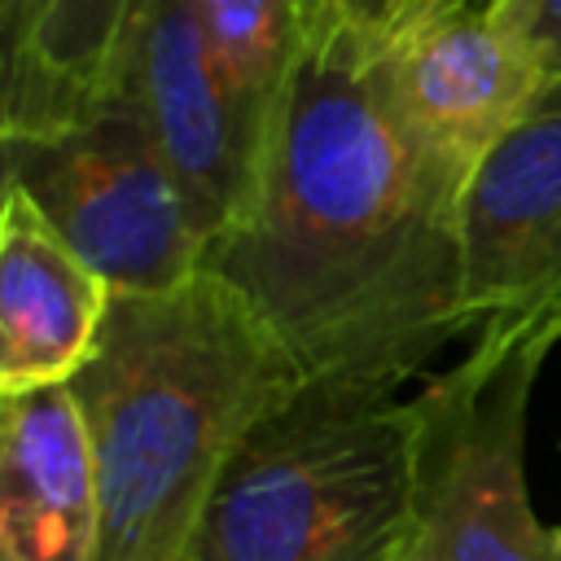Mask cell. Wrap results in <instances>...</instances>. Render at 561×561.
<instances>
[{
	"instance_id": "6da1fadb",
	"label": "cell",
	"mask_w": 561,
	"mask_h": 561,
	"mask_svg": "<svg viewBox=\"0 0 561 561\" xmlns=\"http://www.w3.org/2000/svg\"><path fill=\"white\" fill-rule=\"evenodd\" d=\"M460 184L408 131L381 53L311 18L250 210L206 267L280 337L307 381L399 390L456 333Z\"/></svg>"
},
{
	"instance_id": "7a4b0ae2",
	"label": "cell",
	"mask_w": 561,
	"mask_h": 561,
	"mask_svg": "<svg viewBox=\"0 0 561 561\" xmlns=\"http://www.w3.org/2000/svg\"><path fill=\"white\" fill-rule=\"evenodd\" d=\"M302 381L215 272L110 294L96 351L70 377L96 456V561H184L232 456Z\"/></svg>"
},
{
	"instance_id": "3957f363",
	"label": "cell",
	"mask_w": 561,
	"mask_h": 561,
	"mask_svg": "<svg viewBox=\"0 0 561 561\" xmlns=\"http://www.w3.org/2000/svg\"><path fill=\"white\" fill-rule=\"evenodd\" d=\"M403 522L408 408L302 381L232 456L184 561H399Z\"/></svg>"
},
{
	"instance_id": "277c9868",
	"label": "cell",
	"mask_w": 561,
	"mask_h": 561,
	"mask_svg": "<svg viewBox=\"0 0 561 561\" xmlns=\"http://www.w3.org/2000/svg\"><path fill=\"white\" fill-rule=\"evenodd\" d=\"M552 346L482 324L469 355L408 399V522L399 561H561L526 486V416Z\"/></svg>"
},
{
	"instance_id": "5b68a950",
	"label": "cell",
	"mask_w": 561,
	"mask_h": 561,
	"mask_svg": "<svg viewBox=\"0 0 561 561\" xmlns=\"http://www.w3.org/2000/svg\"><path fill=\"white\" fill-rule=\"evenodd\" d=\"M4 184L114 294L175 289L206 267L210 241L123 88L70 123L4 131Z\"/></svg>"
},
{
	"instance_id": "8992f818",
	"label": "cell",
	"mask_w": 561,
	"mask_h": 561,
	"mask_svg": "<svg viewBox=\"0 0 561 561\" xmlns=\"http://www.w3.org/2000/svg\"><path fill=\"white\" fill-rule=\"evenodd\" d=\"M377 53L408 131L460 188L548 79L491 0H425Z\"/></svg>"
},
{
	"instance_id": "52a82bcc",
	"label": "cell",
	"mask_w": 561,
	"mask_h": 561,
	"mask_svg": "<svg viewBox=\"0 0 561 561\" xmlns=\"http://www.w3.org/2000/svg\"><path fill=\"white\" fill-rule=\"evenodd\" d=\"M456 245L469 329L530 320L561 289V75L469 171Z\"/></svg>"
},
{
	"instance_id": "ba28073f",
	"label": "cell",
	"mask_w": 561,
	"mask_h": 561,
	"mask_svg": "<svg viewBox=\"0 0 561 561\" xmlns=\"http://www.w3.org/2000/svg\"><path fill=\"white\" fill-rule=\"evenodd\" d=\"M118 88L136 101L206 241L224 237L254 202L267 140L237 105L184 0H145Z\"/></svg>"
},
{
	"instance_id": "9c48e42d",
	"label": "cell",
	"mask_w": 561,
	"mask_h": 561,
	"mask_svg": "<svg viewBox=\"0 0 561 561\" xmlns=\"http://www.w3.org/2000/svg\"><path fill=\"white\" fill-rule=\"evenodd\" d=\"M96 456L70 381L4 394L0 561H96Z\"/></svg>"
},
{
	"instance_id": "30bf717a",
	"label": "cell",
	"mask_w": 561,
	"mask_h": 561,
	"mask_svg": "<svg viewBox=\"0 0 561 561\" xmlns=\"http://www.w3.org/2000/svg\"><path fill=\"white\" fill-rule=\"evenodd\" d=\"M110 285L57 237L39 206L4 184L0 206V386H66L96 351Z\"/></svg>"
},
{
	"instance_id": "8fae6325",
	"label": "cell",
	"mask_w": 561,
	"mask_h": 561,
	"mask_svg": "<svg viewBox=\"0 0 561 561\" xmlns=\"http://www.w3.org/2000/svg\"><path fill=\"white\" fill-rule=\"evenodd\" d=\"M140 9L145 0H44L4 57V131H44L110 101Z\"/></svg>"
},
{
	"instance_id": "7c38bea8",
	"label": "cell",
	"mask_w": 561,
	"mask_h": 561,
	"mask_svg": "<svg viewBox=\"0 0 561 561\" xmlns=\"http://www.w3.org/2000/svg\"><path fill=\"white\" fill-rule=\"evenodd\" d=\"M184 9L206 35L250 127L267 140L311 35L307 0H184Z\"/></svg>"
},
{
	"instance_id": "4fadbf2b",
	"label": "cell",
	"mask_w": 561,
	"mask_h": 561,
	"mask_svg": "<svg viewBox=\"0 0 561 561\" xmlns=\"http://www.w3.org/2000/svg\"><path fill=\"white\" fill-rule=\"evenodd\" d=\"M425 0H311L307 22L311 18H329L337 26H346L351 35H359L364 44L381 48Z\"/></svg>"
},
{
	"instance_id": "5bb4252c",
	"label": "cell",
	"mask_w": 561,
	"mask_h": 561,
	"mask_svg": "<svg viewBox=\"0 0 561 561\" xmlns=\"http://www.w3.org/2000/svg\"><path fill=\"white\" fill-rule=\"evenodd\" d=\"M535 48L543 75H561V0H491Z\"/></svg>"
},
{
	"instance_id": "9a60e30c",
	"label": "cell",
	"mask_w": 561,
	"mask_h": 561,
	"mask_svg": "<svg viewBox=\"0 0 561 561\" xmlns=\"http://www.w3.org/2000/svg\"><path fill=\"white\" fill-rule=\"evenodd\" d=\"M39 4L44 0H0V53L4 57H13L22 48V39L31 35Z\"/></svg>"
},
{
	"instance_id": "2e32d148",
	"label": "cell",
	"mask_w": 561,
	"mask_h": 561,
	"mask_svg": "<svg viewBox=\"0 0 561 561\" xmlns=\"http://www.w3.org/2000/svg\"><path fill=\"white\" fill-rule=\"evenodd\" d=\"M513 324H526L535 337H543V342L552 346V342L561 337V289H557V294H552V298H548L530 320H513Z\"/></svg>"
},
{
	"instance_id": "e0dca14e",
	"label": "cell",
	"mask_w": 561,
	"mask_h": 561,
	"mask_svg": "<svg viewBox=\"0 0 561 561\" xmlns=\"http://www.w3.org/2000/svg\"><path fill=\"white\" fill-rule=\"evenodd\" d=\"M307 9H311V0H307Z\"/></svg>"
}]
</instances>
